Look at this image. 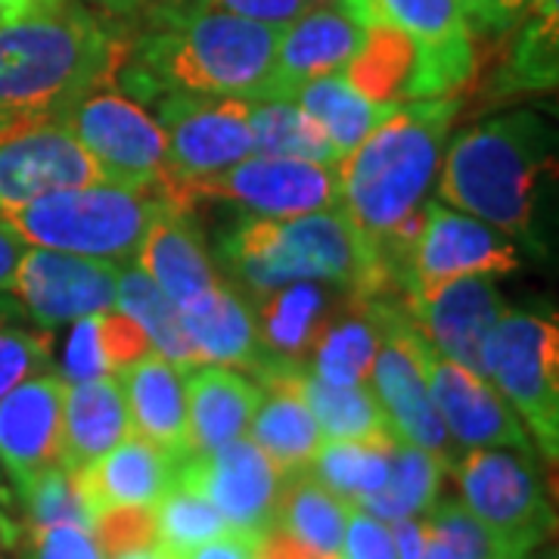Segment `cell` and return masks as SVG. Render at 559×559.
<instances>
[{"mask_svg": "<svg viewBox=\"0 0 559 559\" xmlns=\"http://www.w3.org/2000/svg\"><path fill=\"white\" fill-rule=\"evenodd\" d=\"M457 97L407 100L336 162V209L367 264L370 296L399 293L401 267L417 240L426 193L439 175Z\"/></svg>", "mask_w": 559, "mask_h": 559, "instance_id": "obj_1", "label": "cell"}, {"mask_svg": "<svg viewBox=\"0 0 559 559\" xmlns=\"http://www.w3.org/2000/svg\"><path fill=\"white\" fill-rule=\"evenodd\" d=\"M124 47L81 0H38L0 13V140L66 121L119 75Z\"/></svg>", "mask_w": 559, "mask_h": 559, "instance_id": "obj_2", "label": "cell"}, {"mask_svg": "<svg viewBox=\"0 0 559 559\" xmlns=\"http://www.w3.org/2000/svg\"><path fill=\"white\" fill-rule=\"evenodd\" d=\"M128 50L124 84L138 97L190 91L237 100H277L280 28L197 7H156Z\"/></svg>", "mask_w": 559, "mask_h": 559, "instance_id": "obj_3", "label": "cell"}, {"mask_svg": "<svg viewBox=\"0 0 559 559\" xmlns=\"http://www.w3.org/2000/svg\"><path fill=\"white\" fill-rule=\"evenodd\" d=\"M439 165V202L503 234H528L535 183L547 162V128L535 112H510L451 140Z\"/></svg>", "mask_w": 559, "mask_h": 559, "instance_id": "obj_4", "label": "cell"}, {"mask_svg": "<svg viewBox=\"0 0 559 559\" xmlns=\"http://www.w3.org/2000/svg\"><path fill=\"white\" fill-rule=\"evenodd\" d=\"M227 277L261 299L296 280H320L352 296H370L367 264L340 209L293 218H242L221 242Z\"/></svg>", "mask_w": 559, "mask_h": 559, "instance_id": "obj_5", "label": "cell"}, {"mask_svg": "<svg viewBox=\"0 0 559 559\" xmlns=\"http://www.w3.org/2000/svg\"><path fill=\"white\" fill-rule=\"evenodd\" d=\"M162 202L159 193L91 183L44 193L0 218L25 246L131 264Z\"/></svg>", "mask_w": 559, "mask_h": 559, "instance_id": "obj_6", "label": "cell"}, {"mask_svg": "<svg viewBox=\"0 0 559 559\" xmlns=\"http://www.w3.org/2000/svg\"><path fill=\"white\" fill-rule=\"evenodd\" d=\"M481 377L513 407L540 454H559V326L554 318L503 308L481 348Z\"/></svg>", "mask_w": 559, "mask_h": 559, "instance_id": "obj_7", "label": "cell"}, {"mask_svg": "<svg viewBox=\"0 0 559 559\" xmlns=\"http://www.w3.org/2000/svg\"><path fill=\"white\" fill-rule=\"evenodd\" d=\"M348 13L414 44L407 100L451 97L476 72L473 22L460 0H348Z\"/></svg>", "mask_w": 559, "mask_h": 559, "instance_id": "obj_8", "label": "cell"}, {"mask_svg": "<svg viewBox=\"0 0 559 559\" xmlns=\"http://www.w3.org/2000/svg\"><path fill=\"white\" fill-rule=\"evenodd\" d=\"M463 507L510 550L528 559L554 532V507L532 454L513 448H473L451 469Z\"/></svg>", "mask_w": 559, "mask_h": 559, "instance_id": "obj_9", "label": "cell"}, {"mask_svg": "<svg viewBox=\"0 0 559 559\" xmlns=\"http://www.w3.org/2000/svg\"><path fill=\"white\" fill-rule=\"evenodd\" d=\"M340 180L336 165L286 156H246L227 171L205 180L175 183L162 193L175 209L190 212L200 200H224L264 218H293L308 212L336 209Z\"/></svg>", "mask_w": 559, "mask_h": 559, "instance_id": "obj_10", "label": "cell"}, {"mask_svg": "<svg viewBox=\"0 0 559 559\" xmlns=\"http://www.w3.org/2000/svg\"><path fill=\"white\" fill-rule=\"evenodd\" d=\"M66 128L97 165L103 183L159 193L168 178L165 134L138 100L94 91L66 116Z\"/></svg>", "mask_w": 559, "mask_h": 559, "instance_id": "obj_11", "label": "cell"}, {"mask_svg": "<svg viewBox=\"0 0 559 559\" xmlns=\"http://www.w3.org/2000/svg\"><path fill=\"white\" fill-rule=\"evenodd\" d=\"M156 121L168 150V178L162 183L159 197L175 183L221 175L255 153L249 100L165 91Z\"/></svg>", "mask_w": 559, "mask_h": 559, "instance_id": "obj_12", "label": "cell"}, {"mask_svg": "<svg viewBox=\"0 0 559 559\" xmlns=\"http://www.w3.org/2000/svg\"><path fill=\"white\" fill-rule=\"evenodd\" d=\"M520 267L516 246L498 227L444 202H426L417 240L401 267L399 289L417 293L454 277H500Z\"/></svg>", "mask_w": 559, "mask_h": 559, "instance_id": "obj_13", "label": "cell"}, {"mask_svg": "<svg viewBox=\"0 0 559 559\" xmlns=\"http://www.w3.org/2000/svg\"><path fill=\"white\" fill-rule=\"evenodd\" d=\"M283 473L252 439H234L209 454L180 460L178 481L215 503L227 528L261 538L277 513Z\"/></svg>", "mask_w": 559, "mask_h": 559, "instance_id": "obj_14", "label": "cell"}, {"mask_svg": "<svg viewBox=\"0 0 559 559\" xmlns=\"http://www.w3.org/2000/svg\"><path fill=\"white\" fill-rule=\"evenodd\" d=\"M119 271L116 261L32 246L20 261L13 293L40 330H57L87 314L112 311Z\"/></svg>", "mask_w": 559, "mask_h": 559, "instance_id": "obj_15", "label": "cell"}, {"mask_svg": "<svg viewBox=\"0 0 559 559\" xmlns=\"http://www.w3.org/2000/svg\"><path fill=\"white\" fill-rule=\"evenodd\" d=\"M404 305L436 355L481 377V348L507 308L491 277L444 280L407 293Z\"/></svg>", "mask_w": 559, "mask_h": 559, "instance_id": "obj_16", "label": "cell"}, {"mask_svg": "<svg viewBox=\"0 0 559 559\" xmlns=\"http://www.w3.org/2000/svg\"><path fill=\"white\" fill-rule=\"evenodd\" d=\"M423 370L436 411L457 448H513L532 454V436L485 377L441 358L432 348H426L423 355Z\"/></svg>", "mask_w": 559, "mask_h": 559, "instance_id": "obj_17", "label": "cell"}, {"mask_svg": "<svg viewBox=\"0 0 559 559\" xmlns=\"http://www.w3.org/2000/svg\"><path fill=\"white\" fill-rule=\"evenodd\" d=\"M66 380L53 370L35 373L0 399V469L16 491L50 466H62Z\"/></svg>", "mask_w": 559, "mask_h": 559, "instance_id": "obj_18", "label": "cell"}, {"mask_svg": "<svg viewBox=\"0 0 559 559\" xmlns=\"http://www.w3.org/2000/svg\"><path fill=\"white\" fill-rule=\"evenodd\" d=\"M103 183L66 121L40 124L0 140V215L53 190Z\"/></svg>", "mask_w": 559, "mask_h": 559, "instance_id": "obj_19", "label": "cell"}, {"mask_svg": "<svg viewBox=\"0 0 559 559\" xmlns=\"http://www.w3.org/2000/svg\"><path fill=\"white\" fill-rule=\"evenodd\" d=\"M178 308L183 330L202 364H224V367L249 370L261 382L274 373V360L267 358L261 345L255 311L242 299L237 286L221 280L218 286L187 299Z\"/></svg>", "mask_w": 559, "mask_h": 559, "instance_id": "obj_20", "label": "cell"}, {"mask_svg": "<svg viewBox=\"0 0 559 559\" xmlns=\"http://www.w3.org/2000/svg\"><path fill=\"white\" fill-rule=\"evenodd\" d=\"M333 289H340V286H330L320 280H296L261 299H252L261 345H264L267 358L274 360V373L264 382L277 380L289 370L308 367V355L318 342L320 330L340 308V299Z\"/></svg>", "mask_w": 559, "mask_h": 559, "instance_id": "obj_21", "label": "cell"}, {"mask_svg": "<svg viewBox=\"0 0 559 559\" xmlns=\"http://www.w3.org/2000/svg\"><path fill=\"white\" fill-rule=\"evenodd\" d=\"M180 460L156 441L131 432L91 466L79 469L81 491L91 513L109 507H156L178 481Z\"/></svg>", "mask_w": 559, "mask_h": 559, "instance_id": "obj_22", "label": "cell"}, {"mask_svg": "<svg viewBox=\"0 0 559 559\" xmlns=\"http://www.w3.org/2000/svg\"><path fill=\"white\" fill-rule=\"evenodd\" d=\"M367 28L340 7H311L280 28L277 100H286L299 84L330 72H345L364 47Z\"/></svg>", "mask_w": 559, "mask_h": 559, "instance_id": "obj_23", "label": "cell"}, {"mask_svg": "<svg viewBox=\"0 0 559 559\" xmlns=\"http://www.w3.org/2000/svg\"><path fill=\"white\" fill-rule=\"evenodd\" d=\"M187 385V451L209 454L242 439L259 411L261 382L224 364H197L183 373Z\"/></svg>", "mask_w": 559, "mask_h": 559, "instance_id": "obj_24", "label": "cell"}, {"mask_svg": "<svg viewBox=\"0 0 559 559\" xmlns=\"http://www.w3.org/2000/svg\"><path fill=\"white\" fill-rule=\"evenodd\" d=\"M134 264L175 305H183L221 283L218 267L193 224L187 221V212L175 209L168 200L162 202V209L150 221L134 252Z\"/></svg>", "mask_w": 559, "mask_h": 559, "instance_id": "obj_25", "label": "cell"}, {"mask_svg": "<svg viewBox=\"0 0 559 559\" xmlns=\"http://www.w3.org/2000/svg\"><path fill=\"white\" fill-rule=\"evenodd\" d=\"M134 432L128 399L116 373L66 382L62 401V466L84 469Z\"/></svg>", "mask_w": 559, "mask_h": 559, "instance_id": "obj_26", "label": "cell"}, {"mask_svg": "<svg viewBox=\"0 0 559 559\" xmlns=\"http://www.w3.org/2000/svg\"><path fill=\"white\" fill-rule=\"evenodd\" d=\"M178 364L156 352L119 370L121 389L131 411V426L143 439L156 441L171 457L187 460V385Z\"/></svg>", "mask_w": 559, "mask_h": 559, "instance_id": "obj_27", "label": "cell"}, {"mask_svg": "<svg viewBox=\"0 0 559 559\" xmlns=\"http://www.w3.org/2000/svg\"><path fill=\"white\" fill-rule=\"evenodd\" d=\"M399 559H525L481 525L463 500H439L429 513L389 522Z\"/></svg>", "mask_w": 559, "mask_h": 559, "instance_id": "obj_28", "label": "cell"}, {"mask_svg": "<svg viewBox=\"0 0 559 559\" xmlns=\"http://www.w3.org/2000/svg\"><path fill=\"white\" fill-rule=\"evenodd\" d=\"M380 345L382 326L370 296H348L320 330L308 373L330 385H367Z\"/></svg>", "mask_w": 559, "mask_h": 559, "instance_id": "obj_29", "label": "cell"}, {"mask_svg": "<svg viewBox=\"0 0 559 559\" xmlns=\"http://www.w3.org/2000/svg\"><path fill=\"white\" fill-rule=\"evenodd\" d=\"M259 411L249 423V439L261 448V454L277 466L283 476H293L311 466L318 454L320 436L318 419L311 417L308 404L293 389V382L274 380L261 385Z\"/></svg>", "mask_w": 559, "mask_h": 559, "instance_id": "obj_30", "label": "cell"}, {"mask_svg": "<svg viewBox=\"0 0 559 559\" xmlns=\"http://www.w3.org/2000/svg\"><path fill=\"white\" fill-rule=\"evenodd\" d=\"M286 100H293L301 112H308L318 121V128L326 134V140L336 146V153L345 156L367 138L380 121H385L399 103H377L367 100L345 72H330L314 81L299 84Z\"/></svg>", "mask_w": 559, "mask_h": 559, "instance_id": "obj_31", "label": "cell"}, {"mask_svg": "<svg viewBox=\"0 0 559 559\" xmlns=\"http://www.w3.org/2000/svg\"><path fill=\"white\" fill-rule=\"evenodd\" d=\"M277 380L293 382L311 417L318 419L323 441H370L395 436L370 385H330L308 373V367L289 370Z\"/></svg>", "mask_w": 559, "mask_h": 559, "instance_id": "obj_32", "label": "cell"}, {"mask_svg": "<svg viewBox=\"0 0 559 559\" xmlns=\"http://www.w3.org/2000/svg\"><path fill=\"white\" fill-rule=\"evenodd\" d=\"M444 473H448V466L436 454L392 436L385 485L373 498L364 500L360 510H367L370 516H377L382 522L423 516L439 503Z\"/></svg>", "mask_w": 559, "mask_h": 559, "instance_id": "obj_33", "label": "cell"}, {"mask_svg": "<svg viewBox=\"0 0 559 559\" xmlns=\"http://www.w3.org/2000/svg\"><path fill=\"white\" fill-rule=\"evenodd\" d=\"M348 510L352 503L336 498L308 469H301L283 479L274 528H283L286 535L299 538L311 550L336 559L345 525H348Z\"/></svg>", "mask_w": 559, "mask_h": 559, "instance_id": "obj_34", "label": "cell"}, {"mask_svg": "<svg viewBox=\"0 0 559 559\" xmlns=\"http://www.w3.org/2000/svg\"><path fill=\"white\" fill-rule=\"evenodd\" d=\"M116 308L124 311L128 318L138 320L143 333L150 336V345H153L156 355L178 364L180 370H190V367L202 364L193 342L187 336V330H183L180 308L140 271L134 261L121 264L119 286H116Z\"/></svg>", "mask_w": 559, "mask_h": 559, "instance_id": "obj_35", "label": "cell"}, {"mask_svg": "<svg viewBox=\"0 0 559 559\" xmlns=\"http://www.w3.org/2000/svg\"><path fill=\"white\" fill-rule=\"evenodd\" d=\"M389 441H320L318 454L311 460L308 473L330 488L336 498L352 507H360L367 498H373L385 485L389 476Z\"/></svg>", "mask_w": 559, "mask_h": 559, "instance_id": "obj_36", "label": "cell"}, {"mask_svg": "<svg viewBox=\"0 0 559 559\" xmlns=\"http://www.w3.org/2000/svg\"><path fill=\"white\" fill-rule=\"evenodd\" d=\"M249 128L259 156H286L336 165L342 159L318 121L293 100H249Z\"/></svg>", "mask_w": 559, "mask_h": 559, "instance_id": "obj_37", "label": "cell"}, {"mask_svg": "<svg viewBox=\"0 0 559 559\" xmlns=\"http://www.w3.org/2000/svg\"><path fill=\"white\" fill-rule=\"evenodd\" d=\"M559 0H532L507 69L510 91H544L557 84Z\"/></svg>", "mask_w": 559, "mask_h": 559, "instance_id": "obj_38", "label": "cell"}, {"mask_svg": "<svg viewBox=\"0 0 559 559\" xmlns=\"http://www.w3.org/2000/svg\"><path fill=\"white\" fill-rule=\"evenodd\" d=\"M227 532V522L215 503L190 485L175 481V488L156 503V544L175 559L187 557L193 547L218 538Z\"/></svg>", "mask_w": 559, "mask_h": 559, "instance_id": "obj_39", "label": "cell"}, {"mask_svg": "<svg viewBox=\"0 0 559 559\" xmlns=\"http://www.w3.org/2000/svg\"><path fill=\"white\" fill-rule=\"evenodd\" d=\"M20 498L32 528H47V525L91 528L94 522V513L81 491L79 473L66 466H50L47 473H40L38 479L20 488Z\"/></svg>", "mask_w": 559, "mask_h": 559, "instance_id": "obj_40", "label": "cell"}, {"mask_svg": "<svg viewBox=\"0 0 559 559\" xmlns=\"http://www.w3.org/2000/svg\"><path fill=\"white\" fill-rule=\"evenodd\" d=\"M44 370H53L50 340L44 333L0 323V399Z\"/></svg>", "mask_w": 559, "mask_h": 559, "instance_id": "obj_41", "label": "cell"}, {"mask_svg": "<svg viewBox=\"0 0 559 559\" xmlns=\"http://www.w3.org/2000/svg\"><path fill=\"white\" fill-rule=\"evenodd\" d=\"M91 535L103 557H119L124 550H138L156 544V507H109L91 522Z\"/></svg>", "mask_w": 559, "mask_h": 559, "instance_id": "obj_42", "label": "cell"}, {"mask_svg": "<svg viewBox=\"0 0 559 559\" xmlns=\"http://www.w3.org/2000/svg\"><path fill=\"white\" fill-rule=\"evenodd\" d=\"M103 373H109V364H106V355H103L100 314L72 320V333H69V342H66L60 377L66 382H81L103 377Z\"/></svg>", "mask_w": 559, "mask_h": 559, "instance_id": "obj_43", "label": "cell"}, {"mask_svg": "<svg viewBox=\"0 0 559 559\" xmlns=\"http://www.w3.org/2000/svg\"><path fill=\"white\" fill-rule=\"evenodd\" d=\"M336 559H399L389 522L370 516L360 507H352Z\"/></svg>", "mask_w": 559, "mask_h": 559, "instance_id": "obj_44", "label": "cell"}, {"mask_svg": "<svg viewBox=\"0 0 559 559\" xmlns=\"http://www.w3.org/2000/svg\"><path fill=\"white\" fill-rule=\"evenodd\" d=\"M100 342L106 364H109V373H119L128 364H134V360L153 352L150 336L143 333V326L134 318H128L124 311H119V308L100 314Z\"/></svg>", "mask_w": 559, "mask_h": 559, "instance_id": "obj_45", "label": "cell"}, {"mask_svg": "<svg viewBox=\"0 0 559 559\" xmlns=\"http://www.w3.org/2000/svg\"><path fill=\"white\" fill-rule=\"evenodd\" d=\"M180 7H197L212 13H230L240 20L261 22L271 28H286L301 13H308L314 3L311 0H178Z\"/></svg>", "mask_w": 559, "mask_h": 559, "instance_id": "obj_46", "label": "cell"}, {"mask_svg": "<svg viewBox=\"0 0 559 559\" xmlns=\"http://www.w3.org/2000/svg\"><path fill=\"white\" fill-rule=\"evenodd\" d=\"M28 559H106L91 528L81 525H47L32 528Z\"/></svg>", "mask_w": 559, "mask_h": 559, "instance_id": "obj_47", "label": "cell"}, {"mask_svg": "<svg viewBox=\"0 0 559 559\" xmlns=\"http://www.w3.org/2000/svg\"><path fill=\"white\" fill-rule=\"evenodd\" d=\"M255 547H259L255 535H242V532L227 528L224 535L193 547L187 557L180 559H255Z\"/></svg>", "mask_w": 559, "mask_h": 559, "instance_id": "obj_48", "label": "cell"}, {"mask_svg": "<svg viewBox=\"0 0 559 559\" xmlns=\"http://www.w3.org/2000/svg\"><path fill=\"white\" fill-rule=\"evenodd\" d=\"M255 559H330L311 550L308 544H301L299 538L286 535L283 528H267L259 538V547H255Z\"/></svg>", "mask_w": 559, "mask_h": 559, "instance_id": "obj_49", "label": "cell"}, {"mask_svg": "<svg viewBox=\"0 0 559 559\" xmlns=\"http://www.w3.org/2000/svg\"><path fill=\"white\" fill-rule=\"evenodd\" d=\"M25 249L28 246L13 234V227L7 221L0 218V289H13V280H16Z\"/></svg>", "mask_w": 559, "mask_h": 559, "instance_id": "obj_50", "label": "cell"}, {"mask_svg": "<svg viewBox=\"0 0 559 559\" xmlns=\"http://www.w3.org/2000/svg\"><path fill=\"white\" fill-rule=\"evenodd\" d=\"M532 0H495V28L516 22Z\"/></svg>", "mask_w": 559, "mask_h": 559, "instance_id": "obj_51", "label": "cell"}, {"mask_svg": "<svg viewBox=\"0 0 559 559\" xmlns=\"http://www.w3.org/2000/svg\"><path fill=\"white\" fill-rule=\"evenodd\" d=\"M469 22H479V25H491L495 28V0H460Z\"/></svg>", "mask_w": 559, "mask_h": 559, "instance_id": "obj_52", "label": "cell"}, {"mask_svg": "<svg viewBox=\"0 0 559 559\" xmlns=\"http://www.w3.org/2000/svg\"><path fill=\"white\" fill-rule=\"evenodd\" d=\"M175 0H119V20H131V16H146L156 7H168Z\"/></svg>", "mask_w": 559, "mask_h": 559, "instance_id": "obj_53", "label": "cell"}, {"mask_svg": "<svg viewBox=\"0 0 559 559\" xmlns=\"http://www.w3.org/2000/svg\"><path fill=\"white\" fill-rule=\"evenodd\" d=\"M109 559H175L162 544H146V547H138V550H124L119 557Z\"/></svg>", "mask_w": 559, "mask_h": 559, "instance_id": "obj_54", "label": "cell"}, {"mask_svg": "<svg viewBox=\"0 0 559 559\" xmlns=\"http://www.w3.org/2000/svg\"><path fill=\"white\" fill-rule=\"evenodd\" d=\"M10 538H13V525H10V520H7V513L0 510V559H3V554H7V544H10Z\"/></svg>", "mask_w": 559, "mask_h": 559, "instance_id": "obj_55", "label": "cell"}, {"mask_svg": "<svg viewBox=\"0 0 559 559\" xmlns=\"http://www.w3.org/2000/svg\"><path fill=\"white\" fill-rule=\"evenodd\" d=\"M38 0H0V13H13V10H22V7H32Z\"/></svg>", "mask_w": 559, "mask_h": 559, "instance_id": "obj_56", "label": "cell"}, {"mask_svg": "<svg viewBox=\"0 0 559 559\" xmlns=\"http://www.w3.org/2000/svg\"><path fill=\"white\" fill-rule=\"evenodd\" d=\"M91 3H97L109 16H119V0H91Z\"/></svg>", "mask_w": 559, "mask_h": 559, "instance_id": "obj_57", "label": "cell"}, {"mask_svg": "<svg viewBox=\"0 0 559 559\" xmlns=\"http://www.w3.org/2000/svg\"><path fill=\"white\" fill-rule=\"evenodd\" d=\"M311 3H318V7H340L348 13V0H311Z\"/></svg>", "mask_w": 559, "mask_h": 559, "instance_id": "obj_58", "label": "cell"}, {"mask_svg": "<svg viewBox=\"0 0 559 559\" xmlns=\"http://www.w3.org/2000/svg\"><path fill=\"white\" fill-rule=\"evenodd\" d=\"M175 3H178V0H175Z\"/></svg>", "mask_w": 559, "mask_h": 559, "instance_id": "obj_59", "label": "cell"}]
</instances>
